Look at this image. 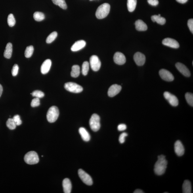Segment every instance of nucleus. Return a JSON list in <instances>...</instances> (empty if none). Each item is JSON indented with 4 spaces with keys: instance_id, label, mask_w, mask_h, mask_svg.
<instances>
[{
    "instance_id": "f257e3e1",
    "label": "nucleus",
    "mask_w": 193,
    "mask_h": 193,
    "mask_svg": "<svg viewBox=\"0 0 193 193\" xmlns=\"http://www.w3.org/2000/svg\"><path fill=\"white\" fill-rule=\"evenodd\" d=\"M167 161L166 157L163 155H161L158 157V160L155 163L154 166V172L157 175L160 176L165 173L167 168Z\"/></svg>"
},
{
    "instance_id": "f03ea898",
    "label": "nucleus",
    "mask_w": 193,
    "mask_h": 193,
    "mask_svg": "<svg viewBox=\"0 0 193 193\" xmlns=\"http://www.w3.org/2000/svg\"><path fill=\"white\" fill-rule=\"evenodd\" d=\"M110 5L105 3L100 5L96 10V16L99 19H102L106 17L110 13Z\"/></svg>"
},
{
    "instance_id": "7ed1b4c3",
    "label": "nucleus",
    "mask_w": 193,
    "mask_h": 193,
    "mask_svg": "<svg viewBox=\"0 0 193 193\" xmlns=\"http://www.w3.org/2000/svg\"><path fill=\"white\" fill-rule=\"evenodd\" d=\"M59 116V111L57 107L53 106L48 110L47 115V120L50 123H53L57 120Z\"/></svg>"
},
{
    "instance_id": "20e7f679",
    "label": "nucleus",
    "mask_w": 193,
    "mask_h": 193,
    "mask_svg": "<svg viewBox=\"0 0 193 193\" xmlns=\"http://www.w3.org/2000/svg\"><path fill=\"white\" fill-rule=\"evenodd\" d=\"M24 160L25 162L29 165L37 164L39 162L38 155L33 151L29 152L25 155Z\"/></svg>"
},
{
    "instance_id": "39448f33",
    "label": "nucleus",
    "mask_w": 193,
    "mask_h": 193,
    "mask_svg": "<svg viewBox=\"0 0 193 193\" xmlns=\"http://www.w3.org/2000/svg\"><path fill=\"white\" fill-rule=\"evenodd\" d=\"M100 117L96 114L92 115L89 120V125L92 130L96 132L100 129Z\"/></svg>"
},
{
    "instance_id": "423d86ee",
    "label": "nucleus",
    "mask_w": 193,
    "mask_h": 193,
    "mask_svg": "<svg viewBox=\"0 0 193 193\" xmlns=\"http://www.w3.org/2000/svg\"><path fill=\"white\" fill-rule=\"evenodd\" d=\"M64 87L67 91L74 93H79L82 92L83 88L76 83L69 82L65 84Z\"/></svg>"
},
{
    "instance_id": "0eeeda50",
    "label": "nucleus",
    "mask_w": 193,
    "mask_h": 193,
    "mask_svg": "<svg viewBox=\"0 0 193 193\" xmlns=\"http://www.w3.org/2000/svg\"><path fill=\"white\" fill-rule=\"evenodd\" d=\"M78 174L80 178L85 184L89 186H91L93 184V181L91 176L83 169H79Z\"/></svg>"
},
{
    "instance_id": "6e6552de",
    "label": "nucleus",
    "mask_w": 193,
    "mask_h": 193,
    "mask_svg": "<svg viewBox=\"0 0 193 193\" xmlns=\"http://www.w3.org/2000/svg\"><path fill=\"white\" fill-rule=\"evenodd\" d=\"M90 64L92 70L94 71H97L100 70L101 64L98 56L93 55L90 57Z\"/></svg>"
},
{
    "instance_id": "1a4fd4ad",
    "label": "nucleus",
    "mask_w": 193,
    "mask_h": 193,
    "mask_svg": "<svg viewBox=\"0 0 193 193\" xmlns=\"http://www.w3.org/2000/svg\"><path fill=\"white\" fill-rule=\"evenodd\" d=\"M163 95L165 99L168 100L171 106L176 107L178 105L179 100L176 96L168 92H165Z\"/></svg>"
},
{
    "instance_id": "9d476101",
    "label": "nucleus",
    "mask_w": 193,
    "mask_h": 193,
    "mask_svg": "<svg viewBox=\"0 0 193 193\" xmlns=\"http://www.w3.org/2000/svg\"><path fill=\"white\" fill-rule=\"evenodd\" d=\"M159 75L161 78L166 81L171 82L174 79L173 75L169 71L162 69L159 71Z\"/></svg>"
},
{
    "instance_id": "9b49d317",
    "label": "nucleus",
    "mask_w": 193,
    "mask_h": 193,
    "mask_svg": "<svg viewBox=\"0 0 193 193\" xmlns=\"http://www.w3.org/2000/svg\"><path fill=\"white\" fill-rule=\"evenodd\" d=\"M134 60L137 65L142 66L144 65L145 62V56L143 54L137 52L134 56Z\"/></svg>"
},
{
    "instance_id": "f8f14e48",
    "label": "nucleus",
    "mask_w": 193,
    "mask_h": 193,
    "mask_svg": "<svg viewBox=\"0 0 193 193\" xmlns=\"http://www.w3.org/2000/svg\"><path fill=\"white\" fill-rule=\"evenodd\" d=\"M162 44L163 45L168 47L176 48V49L180 47L179 44L177 41L175 39L169 38L163 39L162 41Z\"/></svg>"
},
{
    "instance_id": "ddd939ff",
    "label": "nucleus",
    "mask_w": 193,
    "mask_h": 193,
    "mask_svg": "<svg viewBox=\"0 0 193 193\" xmlns=\"http://www.w3.org/2000/svg\"><path fill=\"white\" fill-rule=\"evenodd\" d=\"M122 89L121 86L117 84L113 85L109 88L108 94L110 97H112L117 95L120 92Z\"/></svg>"
},
{
    "instance_id": "4468645a",
    "label": "nucleus",
    "mask_w": 193,
    "mask_h": 193,
    "mask_svg": "<svg viewBox=\"0 0 193 193\" xmlns=\"http://www.w3.org/2000/svg\"><path fill=\"white\" fill-rule=\"evenodd\" d=\"M176 67L177 70L182 74L186 77H189L191 73L188 68L184 64L178 62L176 64Z\"/></svg>"
},
{
    "instance_id": "2eb2a0df",
    "label": "nucleus",
    "mask_w": 193,
    "mask_h": 193,
    "mask_svg": "<svg viewBox=\"0 0 193 193\" xmlns=\"http://www.w3.org/2000/svg\"><path fill=\"white\" fill-rule=\"evenodd\" d=\"M174 149L176 155L179 156H183L184 153V148L183 144L179 140L176 142L174 145Z\"/></svg>"
},
{
    "instance_id": "dca6fc26",
    "label": "nucleus",
    "mask_w": 193,
    "mask_h": 193,
    "mask_svg": "<svg viewBox=\"0 0 193 193\" xmlns=\"http://www.w3.org/2000/svg\"><path fill=\"white\" fill-rule=\"evenodd\" d=\"M114 60L116 64L120 65L124 64L126 62L125 56L120 52H117L115 53Z\"/></svg>"
},
{
    "instance_id": "f3484780",
    "label": "nucleus",
    "mask_w": 193,
    "mask_h": 193,
    "mask_svg": "<svg viewBox=\"0 0 193 193\" xmlns=\"http://www.w3.org/2000/svg\"><path fill=\"white\" fill-rule=\"evenodd\" d=\"M52 65L51 60L50 59L46 60L43 62L41 67V72L42 74H47L51 68Z\"/></svg>"
},
{
    "instance_id": "a211bd4d",
    "label": "nucleus",
    "mask_w": 193,
    "mask_h": 193,
    "mask_svg": "<svg viewBox=\"0 0 193 193\" xmlns=\"http://www.w3.org/2000/svg\"><path fill=\"white\" fill-rule=\"evenodd\" d=\"M86 45V42L85 41L80 40L77 41L73 44L71 48V51L76 52L82 49Z\"/></svg>"
},
{
    "instance_id": "6ab92c4d",
    "label": "nucleus",
    "mask_w": 193,
    "mask_h": 193,
    "mask_svg": "<svg viewBox=\"0 0 193 193\" xmlns=\"http://www.w3.org/2000/svg\"><path fill=\"white\" fill-rule=\"evenodd\" d=\"M62 185L65 193H71L72 190V184L70 179L68 178L65 179L63 181Z\"/></svg>"
},
{
    "instance_id": "aec40b11",
    "label": "nucleus",
    "mask_w": 193,
    "mask_h": 193,
    "mask_svg": "<svg viewBox=\"0 0 193 193\" xmlns=\"http://www.w3.org/2000/svg\"><path fill=\"white\" fill-rule=\"evenodd\" d=\"M136 30L139 31H146L147 29V25L143 21L138 20L135 23Z\"/></svg>"
},
{
    "instance_id": "412c9836",
    "label": "nucleus",
    "mask_w": 193,
    "mask_h": 193,
    "mask_svg": "<svg viewBox=\"0 0 193 193\" xmlns=\"http://www.w3.org/2000/svg\"><path fill=\"white\" fill-rule=\"evenodd\" d=\"M79 132L82 139L86 142L89 141L91 138L89 134L85 128L81 127L79 129Z\"/></svg>"
},
{
    "instance_id": "4be33fe9",
    "label": "nucleus",
    "mask_w": 193,
    "mask_h": 193,
    "mask_svg": "<svg viewBox=\"0 0 193 193\" xmlns=\"http://www.w3.org/2000/svg\"><path fill=\"white\" fill-rule=\"evenodd\" d=\"M13 52V46L11 43H8L6 46L5 49L4 53V56L7 59L11 57Z\"/></svg>"
},
{
    "instance_id": "5701e85b",
    "label": "nucleus",
    "mask_w": 193,
    "mask_h": 193,
    "mask_svg": "<svg viewBox=\"0 0 193 193\" xmlns=\"http://www.w3.org/2000/svg\"><path fill=\"white\" fill-rule=\"evenodd\" d=\"M182 190L184 193H191L192 192V187L191 182L188 180L184 181L182 185Z\"/></svg>"
},
{
    "instance_id": "b1692460",
    "label": "nucleus",
    "mask_w": 193,
    "mask_h": 193,
    "mask_svg": "<svg viewBox=\"0 0 193 193\" xmlns=\"http://www.w3.org/2000/svg\"><path fill=\"white\" fill-rule=\"evenodd\" d=\"M151 20L153 22H156L157 24L160 25L164 24L166 22L165 18L158 15L152 16Z\"/></svg>"
},
{
    "instance_id": "393cba45",
    "label": "nucleus",
    "mask_w": 193,
    "mask_h": 193,
    "mask_svg": "<svg viewBox=\"0 0 193 193\" xmlns=\"http://www.w3.org/2000/svg\"><path fill=\"white\" fill-rule=\"evenodd\" d=\"M137 3V0H128L127 8L129 12H133L135 10Z\"/></svg>"
},
{
    "instance_id": "a878e982",
    "label": "nucleus",
    "mask_w": 193,
    "mask_h": 193,
    "mask_svg": "<svg viewBox=\"0 0 193 193\" xmlns=\"http://www.w3.org/2000/svg\"><path fill=\"white\" fill-rule=\"evenodd\" d=\"M80 73V68L79 66L75 65L73 66L71 72V75L73 77L77 78L79 76Z\"/></svg>"
},
{
    "instance_id": "bb28decb",
    "label": "nucleus",
    "mask_w": 193,
    "mask_h": 193,
    "mask_svg": "<svg viewBox=\"0 0 193 193\" xmlns=\"http://www.w3.org/2000/svg\"><path fill=\"white\" fill-rule=\"evenodd\" d=\"M52 1L54 5L59 6L63 9H66L67 8L65 0H52Z\"/></svg>"
},
{
    "instance_id": "cd10ccee",
    "label": "nucleus",
    "mask_w": 193,
    "mask_h": 193,
    "mask_svg": "<svg viewBox=\"0 0 193 193\" xmlns=\"http://www.w3.org/2000/svg\"><path fill=\"white\" fill-rule=\"evenodd\" d=\"M33 17L35 20L38 22H40L45 19V16L42 13L36 12H35L33 15Z\"/></svg>"
},
{
    "instance_id": "c85d7f7f",
    "label": "nucleus",
    "mask_w": 193,
    "mask_h": 193,
    "mask_svg": "<svg viewBox=\"0 0 193 193\" xmlns=\"http://www.w3.org/2000/svg\"><path fill=\"white\" fill-rule=\"evenodd\" d=\"M34 52V47L32 46L27 47L25 51V56L26 58H29L31 57Z\"/></svg>"
},
{
    "instance_id": "c756f323",
    "label": "nucleus",
    "mask_w": 193,
    "mask_h": 193,
    "mask_svg": "<svg viewBox=\"0 0 193 193\" xmlns=\"http://www.w3.org/2000/svg\"><path fill=\"white\" fill-rule=\"evenodd\" d=\"M58 35L56 31H54L50 34L46 39V42L48 44L51 43L55 40Z\"/></svg>"
},
{
    "instance_id": "7c9ffc66",
    "label": "nucleus",
    "mask_w": 193,
    "mask_h": 193,
    "mask_svg": "<svg viewBox=\"0 0 193 193\" xmlns=\"http://www.w3.org/2000/svg\"><path fill=\"white\" fill-rule=\"evenodd\" d=\"M89 62L85 61L83 62L82 66V72L84 75H87L89 70Z\"/></svg>"
},
{
    "instance_id": "2f4dec72",
    "label": "nucleus",
    "mask_w": 193,
    "mask_h": 193,
    "mask_svg": "<svg viewBox=\"0 0 193 193\" xmlns=\"http://www.w3.org/2000/svg\"><path fill=\"white\" fill-rule=\"evenodd\" d=\"M7 127L9 128L10 129L13 130L16 129V125L13 118H10L8 119L6 123Z\"/></svg>"
},
{
    "instance_id": "473e14b6",
    "label": "nucleus",
    "mask_w": 193,
    "mask_h": 193,
    "mask_svg": "<svg viewBox=\"0 0 193 193\" xmlns=\"http://www.w3.org/2000/svg\"><path fill=\"white\" fill-rule=\"evenodd\" d=\"M8 24L10 27H12L14 26L16 24V20L13 15L10 14L9 15L8 17Z\"/></svg>"
},
{
    "instance_id": "72a5a7b5",
    "label": "nucleus",
    "mask_w": 193,
    "mask_h": 193,
    "mask_svg": "<svg viewBox=\"0 0 193 193\" xmlns=\"http://www.w3.org/2000/svg\"><path fill=\"white\" fill-rule=\"evenodd\" d=\"M185 98L187 102L191 106H193V94L190 93H187L185 94Z\"/></svg>"
},
{
    "instance_id": "f704fd0d",
    "label": "nucleus",
    "mask_w": 193,
    "mask_h": 193,
    "mask_svg": "<svg viewBox=\"0 0 193 193\" xmlns=\"http://www.w3.org/2000/svg\"><path fill=\"white\" fill-rule=\"evenodd\" d=\"M31 94L33 96L39 98H43L45 96V94L43 92L39 90H36L33 91L32 93H31Z\"/></svg>"
},
{
    "instance_id": "c9c22d12",
    "label": "nucleus",
    "mask_w": 193,
    "mask_h": 193,
    "mask_svg": "<svg viewBox=\"0 0 193 193\" xmlns=\"http://www.w3.org/2000/svg\"><path fill=\"white\" fill-rule=\"evenodd\" d=\"M40 104V100L39 98H34L31 103V106L33 107H38Z\"/></svg>"
},
{
    "instance_id": "e433bc0d",
    "label": "nucleus",
    "mask_w": 193,
    "mask_h": 193,
    "mask_svg": "<svg viewBox=\"0 0 193 193\" xmlns=\"http://www.w3.org/2000/svg\"><path fill=\"white\" fill-rule=\"evenodd\" d=\"M13 119L16 126H20L22 124V121L21 120L19 115H15Z\"/></svg>"
},
{
    "instance_id": "4c0bfd02",
    "label": "nucleus",
    "mask_w": 193,
    "mask_h": 193,
    "mask_svg": "<svg viewBox=\"0 0 193 193\" xmlns=\"http://www.w3.org/2000/svg\"><path fill=\"white\" fill-rule=\"evenodd\" d=\"M19 70V67L17 64H15L13 67L12 73L13 76H16L18 75Z\"/></svg>"
},
{
    "instance_id": "58836bf2",
    "label": "nucleus",
    "mask_w": 193,
    "mask_h": 193,
    "mask_svg": "<svg viewBox=\"0 0 193 193\" xmlns=\"http://www.w3.org/2000/svg\"><path fill=\"white\" fill-rule=\"evenodd\" d=\"M128 136V134L126 133H123L121 134L119 136V140L121 144H123L125 142V138Z\"/></svg>"
},
{
    "instance_id": "ea45409f",
    "label": "nucleus",
    "mask_w": 193,
    "mask_h": 193,
    "mask_svg": "<svg viewBox=\"0 0 193 193\" xmlns=\"http://www.w3.org/2000/svg\"><path fill=\"white\" fill-rule=\"evenodd\" d=\"M188 26L189 28L190 29L191 32L193 34V19H190L188 21Z\"/></svg>"
},
{
    "instance_id": "a19ab883",
    "label": "nucleus",
    "mask_w": 193,
    "mask_h": 193,
    "mask_svg": "<svg viewBox=\"0 0 193 193\" xmlns=\"http://www.w3.org/2000/svg\"><path fill=\"white\" fill-rule=\"evenodd\" d=\"M127 129V126L124 124H121L119 125L117 127V129L119 131H125Z\"/></svg>"
},
{
    "instance_id": "79ce46f5",
    "label": "nucleus",
    "mask_w": 193,
    "mask_h": 193,
    "mask_svg": "<svg viewBox=\"0 0 193 193\" xmlns=\"http://www.w3.org/2000/svg\"><path fill=\"white\" fill-rule=\"evenodd\" d=\"M147 1L150 5L152 6H157L159 3L158 0H148Z\"/></svg>"
},
{
    "instance_id": "37998d69",
    "label": "nucleus",
    "mask_w": 193,
    "mask_h": 193,
    "mask_svg": "<svg viewBox=\"0 0 193 193\" xmlns=\"http://www.w3.org/2000/svg\"><path fill=\"white\" fill-rule=\"evenodd\" d=\"M176 1L179 3L184 4L187 2L188 0H176Z\"/></svg>"
},
{
    "instance_id": "c03bdc74",
    "label": "nucleus",
    "mask_w": 193,
    "mask_h": 193,
    "mask_svg": "<svg viewBox=\"0 0 193 193\" xmlns=\"http://www.w3.org/2000/svg\"><path fill=\"white\" fill-rule=\"evenodd\" d=\"M134 193H144L143 191L140 189L136 190L134 192Z\"/></svg>"
},
{
    "instance_id": "a18cd8bd",
    "label": "nucleus",
    "mask_w": 193,
    "mask_h": 193,
    "mask_svg": "<svg viewBox=\"0 0 193 193\" xmlns=\"http://www.w3.org/2000/svg\"><path fill=\"white\" fill-rule=\"evenodd\" d=\"M3 90V87L0 84V97H1L2 93Z\"/></svg>"
},
{
    "instance_id": "49530a36",
    "label": "nucleus",
    "mask_w": 193,
    "mask_h": 193,
    "mask_svg": "<svg viewBox=\"0 0 193 193\" xmlns=\"http://www.w3.org/2000/svg\"><path fill=\"white\" fill-rule=\"evenodd\" d=\"M90 1H92V0H90Z\"/></svg>"
}]
</instances>
